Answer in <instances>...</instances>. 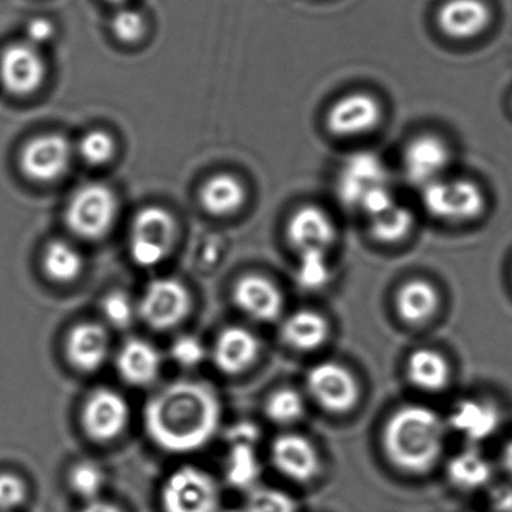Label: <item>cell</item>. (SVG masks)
<instances>
[{
	"instance_id": "6da1fadb",
	"label": "cell",
	"mask_w": 512,
	"mask_h": 512,
	"mask_svg": "<svg viewBox=\"0 0 512 512\" xmlns=\"http://www.w3.org/2000/svg\"><path fill=\"white\" fill-rule=\"evenodd\" d=\"M221 401L208 383L179 380L152 395L145 407L146 433L167 452L203 448L217 433Z\"/></svg>"
},
{
	"instance_id": "7a4b0ae2",
	"label": "cell",
	"mask_w": 512,
	"mask_h": 512,
	"mask_svg": "<svg viewBox=\"0 0 512 512\" xmlns=\"http://www.w3.org/2000/svg\"><path fill=\"white\" fill-rule=\"evenodd\" d=\"M445 422L430 407L404 406L386 422L383 446L389 460L410 473H424L439 460Z\"/></svg>"
},
{
	"instance_id": "3957f363",
	"label": "cell",
	"mask_w": 512,
	"mask_h": 512,
	"mask_svg": "<svg viewBox=\"0 0 512 512\" xmlns=\"http://www.w3.org/2000/svg\"><path fill=\"white\" fill-rule=\"evenodd\" d=\"M422 205L428 214L443 221L475 220L487 206L484 191L472 179L440 178L425 185Z\"/></svg>"
},
{
	"instance_id": "277c9868",
	"label": "cell",
	"mask_w": 512,
	"mask_h": 512,
	"mask_svg": "<svg viewBox=\"0 0 512 512\" xmlns=\"http://www.w3.org/2000/svg\"><path fill=\"white\" fill-rule=\"evenodd\" d=\"M118 214V200L106 185L88 184L71 197L65 221L74 235L100 239L112 229Z\"/></svg>"
},
{
	"instance_id": "5b68a950",
	"label": "cell",
	"mask_w": 512,
	"mask_h": 512,
	"mask_svg": "<svg viewBox=\"0 0 512 512\" xmlns=\"http://www.w3.org/2000/svg\"><path fill=\"white\" fill-rule=\"evenodd\" d=\"M176 223L160 206L143 208L134 218L130 233V254L142 268L160 265L175 245Z\"/></svg>"
},
{
	"instance_id": "8992f818",
	"label": "cell",
	"mask_w": 512,
	"mask_h": 512,
	"mask_svg": "<svg viewBox=\"0 0 512 512\" xmlns=\"http://www.w3.org/2000/svg\"><path fill=\"white\" fill-rule=\"evenodd\" d=\"M161 505L164 512H218L220 490L215 479L203 470L181 467L167 478Z\"/></svg>"
},
{
	"instance_id": "52a82bcc",
	"label": "cell",
	"mask_w": 512,
	"mask_h": 512,
	"mask_svg": "<svg viewBox=\"0 0 512 512\" xmlns=\"http://www.w3.org/2000/svg\"><path fill=\"white\" fill-rule=\"evenodd\" d=\"M190 307V293L185 286L172 278H161L146 287L139 313L151 328L167 331L188 316Z\"/></svg>"
},
{
	"instance_id": "ba28073f",
	"label": "cell",
	"mask_w": 512,
	"mask_h": 512,
	"mask_svg": "<svg viewBox=\"0 0 512 512\" xmlns=\"http://www.w3.org/2000/svg\"><path fill=\"white\" fill-rule=\"evenodd\" d=\"M382 116V104L373 94L350 92L329 107L326 127L337 137H359L376 130Z\"/></svg>"
},
{
	"instance_id": "9c48e42d",
	"label": "cell",
	"mask_w": 512,
	"mask_h": 512,
	"mask_svg": "<svg viewBox=\"0 0 512 512\" xmlns=\"http://www.w3.org/2000/svg\"><path fill=\"white\" fill-rule=\"evenodd\" d=\"M307 388L314 401L328 412H349L358 403L359 386L355 376L337 362H322L311 368Z\"/></svg>"
},
{
	"instance_id": "30bf717a",
	"label": "cell",
	"mask_w": 512,
	"mask_h": 512,
	"mask_svg": "<svg viewBox=\"0 0 512 512\" xmlns=\"http://www.w3.org/2000/svg\"><path fill=\"white\" fill-rule=\"evenodd\" d=\"M73 157L70 142L61 134H44L26 143L20 154L22 172L31 181H58L68 172Z\"/></svg>"
},
{
	"instance_id": "8fae6325",
	"label": "cell",
	"mask_w": 512,
	"mask_h": 512,
	"mask_svg": "<svg viewBox=\"0 0 512 512\" xmlns=\"http://www.w3.org/2000/svg\"><path fill=\"white\" fill-rule=\"evenodd\" d=\"M47 67L37 46L13 44L0 56V80L14 95H31L46 79Z\"/></svg>"
},
{
	"instance_id": "7c38bea8",
	"label": "cell",
	"mask_w": 512,
	"mask_h": 512,
	"mask_svg": "<svg viewBox=\"0 0 512 512\" xmlns=\"http://www.w3.org/2000/svg\"><path fill=\"white\" fill-rule=\"evenodd\" d=\"M128 418L130 409L127 401L112 389L92 392L83 407V427L88 436L98 442H110L121 436L128 425Z\"/></svg>"
},
{
	"instance_id": "4fadbf2b",
	"label": "cell",
	"mask_w": 512,
	"mask_h": 512,
	"mask_svg": "<svg viewBox=\"0 0 512 512\" xmlns=\"http://www.w3.org/2000/svg\"><path fill=\"white\" fill-rule=\"evenodd\" d=\"M388 184L385 164L376 154L356 152L344 161L338 176V197L349 208L358 209L365 194Z\"/></svg>"
},
{
	"instance_id": "5bb4252c",
	"label": "cell",
	"mask_w": 512,
	"mask_h": 512,
	"mask_svg": "<svg viewBox=\"0 0 512 512\" xmlns=\"http://www.w3.org/2000/svg\"><path fill=\"white\" fill-rule=\"evenodd\" d=\"M451 149L434 134H421L404 149L403 166L409 181L425 185L443 178L451 163Z\"/></svg>"
},
{
	"instance_id": "9a60e30c",
	"label": "cell",
	"mask_w": 512,
	"mask_h": 512,
	"mask_svg": "<svg viewBox=\"0 0 512 512\" xmlns=\"http://www.w3.org/2000/svg\"><path fill=\"white\" fill-rule=\"evenodd\" d=\"M491 23L485 0H446L437 11V26L452 40H473Z\"/></svg>"
},
{
	"instance_id": "2e32d148",
	"label": "cell",
	"mask_w": 512,
	"mask_h": 512,
	"mask_svg": "<svg viewBox=\"0 0 512 512\" xmlns=\"http://www.w3.org/2000/svg\"><path fill=\"white\" fill-rule=\"evenodd\" d=\"M272 461L278 472L296 482H310L320 470L319 452L299 434H283L272 445Z\"/></svg>"
},
{
	"instance_id": "e0dca14e",
	"label": "cell",
	"mask_w": 512,
	"mask_h": 512,
	"mask_svg": "<svg viewBox=\"0 0 512 512\" xmlns=\"http://www.w3.org/2000/svg\"><path fill=\"white\" fill-rule=\"evenodd\" d=\"M233 301L251 319L274 322L283 311L280 289L262 275H245L236 281Z\"/></svg>"
},
{
	"instance_id": "ac0fdd59",
	"label": "cell",
	"mask_w": 512,
	"mask_h": 512,
	"mask_svg": "<svg viewBox=\"0 0 512 512\" xmlns=\"http://www.w3.org/2000/svg\"><path fill=\"white\" fill-rule=\"evenodd\" d=\"M287 238L299 251H328L335 241V226L322 208L302 206L287 223Z\"/></svg>"
},
{
	"instance_id": "d6986e66",
	"label": "cell",
	"mask_w": 512,
	"mask_h": 512,
	"mask_svg": "<svg viewBox=\"0 0 512 512\" xmlns=\"http://www.w3.org/2000/svg\"><path fill=\"white\" fill-rule=\"evenodd\" d=\"M260 343L253 332L239 326L226 328L214 346V362L224 374H241L256 362Z\"/></svg>"
},
{
	"instance_id": "ffe728a7",
	"label": "cell",
	"mask_w": 512,
	"mask_h": 512,
	"mask_svg": "<svg viewBox=\"0 0 512 512\" xmlns=\"http://www.w3.org/2000/svg\"><path fill=\"white\" fill-rule=\"evenodd\" d=\"M109 334L98 323H80L67 338V358L76 370L97 371L109 355Z\"/></svg>"
},
{
	"instance_id": "44dd1931",
	"label": "cell",
	"mask_w": 512,
	"mask_h": 512,
	"mask_svg": "<svg viewBox=\"0 0 512 512\" xmlns=\"http://www.w3.org/2000/svg\"><path fill=\"white\" fill-rule=\"evenodd\" d=\"M448 424L455 433L469 442H484L494 436L500 427V412L488 401L467 398L455 404L449 415Z\"/></svg>"
},
{
	"instance_id": "7402d4cb",
	"label": "cell",
	"mask_w": 512,
	"mask_h": 512,
	"mask_svg": "<svg viewBox=\"0 0 512 512\" xmlns=\"http://www.w3.org/2000/svg\"><path fill=\"white\" fill-rule=\"evenodd\" d=\"M161 359L157 347L145 340H130L122 346L118 355L119 374L133 386H146L157 380Z\"/></svg>"
},
{
	"instance_id": "603a6c76",
	"label": "cell",
	"mask_w": 512,
	"mask_h": 512,
	"mask_svg": "<svg viewBox=\"0 0 512 512\" xmlns=\"http://www.w3.org/2000/svg\"><path fill=\"white\" fill-rule=\"evenodd\" d=\"M395 305H397L398 314L404 322L410 323V325H422L439 310V292L428 281H407L398 290Z\"/></svg>"
},
{
	"instance_id": "cb8c5ba5",
	"label": "cell",
	"mask_w": 512,
	"mask_h": 512,
	"mask_svg": "<svg viewBox=\"0 0 512 512\" xmlns=\"http://www.w3.org/2000/svg\"><path fill=\"white\" fill-rule=\"evenodd\" d=\"M329 325L322 314L313 310H299L287 317L283 325V338L292 349L313 352L325 344Z\"/></svg>"
},
{
	"instance_id": "d4e9b609",
	"label": "cell",
	"mask_w": 512,
	"mask_h": 512,
	"mask_svg": "<svg viewBox=\"0 0 512 512\" xmlns=\"http://www.w3.org/2000/svg\"><path fill=\"white\" fill-rule=\"evenodd\" d=\"M245 197L244 184L232 175L212 176L200 190V203L214 217L235 214L244 206Z\"/></svg>"
},
{
	"instance_id": "484cf974",
	"label": "cell",
	"mask_w": 512,
	"mask_h": 512,
	"mask_svg": "<svg viewBox=\"0 0 512 512\" xmlns=\"http://www.w3.org/2000/svg\"><path fill=\"white\" fill-rule=\"evenodd\" d=\"M407 377L416 388L428 392L442 391L451 379V367L437 350L418 349L407 359Z\"/></svg>"
},
{
	"instance_id": "4316f807",
	"label": "cell",
	"mask_w": 512,
	"mask_h": 512,
	"mask_svg": "<svg viewBox=\"0 0 512 512\" xmlns=\"http://www.w3.org/2000/svg\"><path fill=\"white\" fill-rule=\"evenodd\" d=\"M446 473L455 487L463 490H478L491 481L493 467L481 452L466 449L449 460Z\"/></svg>"
},
{
	"instance_id": "83f0119b",
	"label": "cell",
	"mask_w": 512,
	"mask_h": 512,
	"mask_svg": "<svg viewBox=\"0 0 512 512\" xmlns=\"http://www.w3.org/2000/svg\"><path fill=\"white\" fill-rule=\"evenodd\" d=\"M44 272L56 283H71L83 269V259L67 242L53 241L47 245L43 259Z\"/></svg>"
},
{
	"instance_id": "f1b7e54d",
	"label": "cell",
	"mask_w": 512,
	"mask_h": 512,
	"mask_svg": "<svg viewBox=\"0 0 512 512\" xmlns=\"http://www.w3.org/2000/svg\"><path fill=\"white\" fill-rule=\"evenodd\" d=\"M368 220H370L371 235L377 241L385 242V244H392V242L406 238L412 230L413 221H415L412 212L406 206L398 205V203Z\"/></svg>"
},
{
	"instance_id": "f546056e",
	"label": "cell",
	"mask_w": 512,
	"mask_h": 512,
	"mask_svg": "<svg viewBox=\"0 0 512 512\" xmlns=\"http://www.w3.org/2000/svg\"><path fill=\"white\" fill-rule=\"evenodd\" d=\"M259 469L253 442L233 440L229 461H227V479L230 484L239 488L250 487L259 476Z\"/></svg>"
},
{
	"instance_id": "4dcf8cb0",
	"label": "cell",
	"mask_w": 512,
	"mask_h": 512,
	"mask_svg": "<svg viewBox=\"0 0 512 512\" xmlns=\"http://www.w3.org/2000/svg\"><path fill=\"white\" fill-rule=\"evenodd\" d=\"M331 278L326 251H304L299 253V265L296 280L305 290L322 289Z\"/></svg>"
},
{
	"instance_id": "1f68e13d",
	"label": "cell",
	"mask_w": 512,
	"mask_h": 512,
	"mask_svg": "<svg viewBox=\"0 0 512 512\" xmlns=\"http://www.w3.org/2000/svg\"><path fill=\"white\" fill-rule=\"evenodd\" d=\"M305 412L304 398L293 389H280L269 397L266 415L275 424L289 425L302 418Z\"/></svg>"
},
{
	"instance_id": "d6a6232c",
	"label": "cell",
	"mask_w": 512,
	"mask_h": 512,
	"mask_svg": "<svg viewBox=\"0 0 512 512\" xmlns=\"http://www.w3.org/2000/svg\"><path fill=\"white\" fill-rule=\"evenodd\" d=\"M79 152L80 157L91 166H104L115 155L116 143L106 131H89L80 140Z\"/></svg>"
},
{
	"instance_id": "836d02e7",
	"label": "cell",
	"mask_w": 512,
	"mask_h": 512,
	"mask_svg": "<svg viewBox=\"0 0 512 512\" xmlns=\"http://www.w3.org/2000/svg\"><path fill=\"white\" fill-rule=\"evenodd\" d=\"M245 512H296V502L284 491L257 488L248 497Z\"/></svg>"
},
{
	"instance_id": "e575fe53",
	"label": "cell",
	"mask_w": 512,
	"mask_h": 512,
	"mask_svg": "<svg viewBox=\"0 0 512 512\" xmlns=\"http://www.w3.org/2000/svg\"><path fill=\"white\" fill-rule=\"evenodd\" d=\"M70 484L73 490L79 496L88 500H95L104 485V475L97 464L85 463L77 464L70 475Z\"/></svg>"
},
{
	"instance_id": "d590c367",
	"label": "cell",
	"mask_w": 512,
	"mask_h": 512,
	"mask_svg": "<svg viewBox=\"0 0 512 512\" xmlns=\"http://www.w3.org/2000/svg\"><path fill=\"white\" fill-rule=\"evenodd\" d=\"M113 34L125 44H134L142 40L146 32L145 17L134 10H122L113 17Z\"/></svg>"
},
{
	"instance_id": "8d00e7d4",
	"label": "cell",
	"mask_w": 512,
	"mask_h": 512,
	"mask_svg": "<svg viewBox=\"0 0 512 512\" xmlns=\"http://www.w3.org/2000/svg\"><path fill=\"white\" fill-rule=\"evenodd\" d=\"M106 319L116 328H127L134 319V308L130 298L124 293L113 292L103 301Z\"/></svg>"
},
{
	"instance_id": "74e56055",
	"label": "cell",
	"mask_w": 512,
	"mask_h": 512,
	"mask_svg": "<svg viewBox=\"0 0 512 512\" xmlns=\"http://www.w3.org/2000/svg\"><path fill=\"white\" fill-rule=\"evenodd\" d=\"M172 358L182 367H196L205 359L206 350L202 341L193 335H182L173 343Z\"/></svg>"
},
{
	"instance_id": "f35d334b",
	"label": "cell",
	"mask_w": 512,
	"mask_h": 512,
	"mask_svg": "<svg viewBox=\"0 0 512 512\" xmlns=\"http://www.w3.org/2000/svg\"><path fill=\"white\" fill-rule=\"evenodd\" d=\"M26 485L13 473H0V511H13L26 499Z\"/></svg>"
},
{
	"instance_id": "ab89813d",
	"label": "cell",
	"mask_w": 512,
	"mask_h": 512,
	"mask_svg": "<svg viewBox=\"0 0 512 512\" xmlns=\"http://www.w3.org/2000/svg\"><path fill=\"white\" fill-rule=\"evenodd\" d=\"M53 34H55V26L50 20L43 19V17L32 19L26 28L28 43H31L32 46H43L47 41L52 40Z\"/></svg>"
},
{
	"instance_id": "60d3db41",
	"label": "cell",
	"mask_w": 512,
	"mask_h": 512,
	"mask_svg": "<svg viewBox=\"0 0 512 512\" xmlns=\"http://www.w3.org/2000/svg\"><path fill=\"white\" fill-rule=\"evenodd\" d=\"M494 505L500 511H512V490L500 488L494 493Z\"/></svg>"
},
{
	"instance_id": "b9f144b4",
	"label": "cell",
	"mask_w": 512,
	"mask_h": 512,
	"mask_svg": "<svg viewBox=\"0 0 512 512\" xmlns=\"http://www.w3.org/2000/svg\"><path fill=\"white\" fill-rule=\"evenodd\" d=\"M80 512H122L118 506L113 503L103 502V500H89L88 505Z\"/></svg>"
},
{
	"instance_id": "7bdbcfd3",
	"label": "cell",
	"mask_w": 512,
	"mask_h": 512,
	"mask_svg": "<svg viewBox=\"0 0 512 512\" xmlns=\"http://www.w3.org/2000/svg\"><path fill=\"white\" fill-rule=\"evenodd\" d=\"M503 466H505L506 472L512 475V440L508 442V445L503 449Z\"/></svg>"
},
{
	"instance_id": "ee69618b",
	"label": "cell",
	"mask_w": 512,
	"mask_h": 512,
	"mask_svg": "<svg viewBox=\"0 0 512 512\" xmlns=\"http://www.w3.org/2000/svg\"><path fill=\"white\" fill-rule=\"evenodd\" d=\"M109 2H112V4H122L125 0H109Z\"/></svg>"
}]
</instances>
